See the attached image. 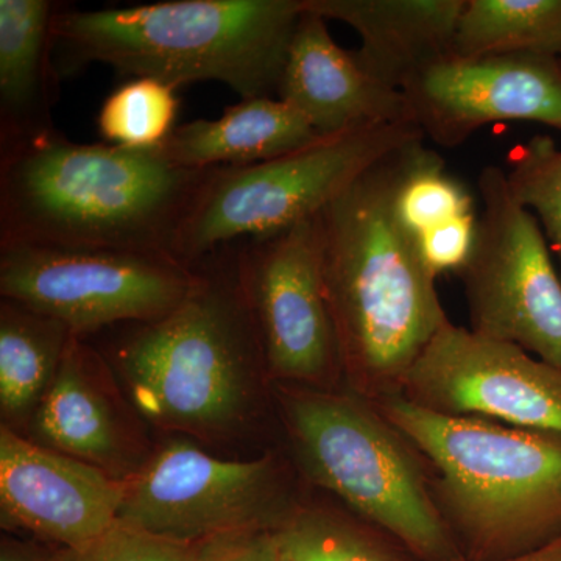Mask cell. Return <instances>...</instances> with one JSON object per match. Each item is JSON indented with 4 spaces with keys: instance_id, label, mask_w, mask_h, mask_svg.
I'll return each mask as SVG.
<instances>
[{
    "instance_id": "cell-18",
    "label": "cell",
    "mask_w": 561,
    "mask_h": 561,
    "mask_svg": "<svg viewBox=\"0 0 561 561\" xmlns=\"http://www.w3.org/2000/svg\"><path fill=\"white\" fill-rule=\"evenodd\" d=\"M320 138L287 103L256 98L230 106L217 119L180 125L154 150L180 168L206 171L275 160Z\"/></svg>"
},
{
    "instance_id": "cell-24",
    "label": "cell",
    "mask_w": 561,
    "mask_h": 561,
    "mask_svg": "<svg viewBox=\"0 0 561 561\" xmlns=\"http://www.w3.org/2000/svg\"><path fill=\"white\" fill-rule=\"evenodd\" d=\"M398 214L413 238L459 217L474 214V198L463 183L446 172L437 151L420 147L398 192Z\"/></svg>"
},
{
    "instance_id": "cell-3",
    "label": "cell",
    "mask_w": 561,
    "mask_h": 561,
    "mask_svg": "<svg viewBox=\"0 0 561 561\" xmlns=\"http://www.w3.org/2000/svg\"><path fill=\"white\" fill-rule=\"evenodd\" d=\"M301 0H172L102 10L58 9L51 60L58 77L92 62L173 88L227 84L245 99L276 98Z\"/></svg>"
},
{
    "instance_id": "cell-10",
    "label": "cell",
    "mask_w": 561,
    "mask_h": 561,
    "mask_svg": "<svg viewBox=\"0 0 561 561\" xmlns=\"http://www.w3.org/2000/svg\"><path fill=\"white\" fill-rule=\"evenodd\" d=\"M236 245L239 278L267 371L301 387L342 375L317 217Z\"/></svg>"
},
{
    "instance_id": "cell-12",
    "label": "cell",
    "mask_w": 561,
    "mask_h": 561,
    "mask_svg": "<svg viewBox=\"0 0 561 561\" xmlns=\"http://www.w3.org/2000/svg\"><path fill=\"white\" fill-rule=\"evenodd\" d=\"M426 411L561 435V370L513 343L446 321L401 393Z\"/></svg>"
},
{
    "instance_id": "cell-22",
    "label": "cell",
    "mask_w": 561,
    "mask_h": 561,
    "mask_svg": "<svg viewBox=\"0 0 561 561\" xmlns=\"http://www.w3.org/2000/svg\"><path fill=\"white\" fill-rule=\"evenodd\" d=\"M283 561H412L356 523L328 511H297L275 527Z\"/></svg>"
},
{
    "instance_id": "cell-17",
    "label": "cell",
    "mask_w": 561,
    "mask_h": 561,
    "mask_svg": "<svg viewBox=\"0 0 561 561\" xmlns=\"http://www.w3.org/2000/svg\"><path fill=\"white\" fill-rule=\"evenodd\" d=\"M302 9L350 25L354 57L371 77L402 91L424 70L453 58L465 0H301Z\"/></svg>"
},
{
    "instance_id": "cell-8",
    "label": "cell",
    "mask_w": 561,
    "mask_h": 561,
    "mask_svg": "<svg viewBox=\"0 0 561 561\" xmlns=\"http://www.w3.org/2000/svg\"><path fill=\"white\" fill-rule=\"evenodd\" d=\"M197 264L165 254L54 247H0V295L72 334L161 319L201 286Z\"/></svg>"
},
{
    "instance_id": "cell-1",
    "label": "cell",
    "mask_w": 561,
    "mask_h": 561,
    "mask_svg": "<svg viewBox=\"0 0 561 561\" xmlns=\"http://www.w3.org/2000/svg\"><path fill=\"white\" fill-rule=\"evenodd\" d=\"M423 142L391 151L317 216L342 375L368 402L401 393L449 320L437 278L398 214V192Z\"/></svg>"
},
{
    "instance_id": "cell-23",
    "label": "cell",
    "mask_w": 561,
    "mask_h": 561,
    "mask_svg": "<svg viewBox=\"0 0 561 561\" xmlns=\"http://www.w3.org/2000/svg\"><path fill=\"white\" fill-rule=\"evenodd\" d=\"M176 88L154 79H130L116 88L99 111L105 144L128 150H154L175 130Z\"/></svg>"
},
{
    "instance_id": "cell-16",
    "label": "cell",
    "mask_w": 561,
    "mask_h": 561,
    "mask_svg": "<svg viewBox=\"0 0 561 561\" xmlns=\"http://www.w3.org/2000/svg\"><path fill=\"white\" fill-rule=\"evenodd\" d=\"M110 381L101 354L72 334L28 431L31 440L125 481L144 461L136 459L138 438Z\"/></svg>"
},
{
    "instance_id": "cell-2",
    "label": "cell",
    "mask_w": 561,
    "mask_h": 561,
    "mask_svg": "<svg viewBox=\"0 0 561 561\" xmlns=\"http://www.w3.org/2000/svg\"><path fill=\"white\" fill-rule=\"evenodd\" d=\"M210 169L60 131L0 147V247L165 254Z\"/></svg>"
},
{
    "instance_id": "cell-13",
    "label": "cell",
    "mask_w": 561,
    "mask_h": 561,
    "mask_svg": "<svg viewBox=\"0 0 561 561\" xmlns=\"http://www.w3.org/2000/svg\"><path fill=\"white\" fill-rule=\"evenodd\" d=\"M413 124L438 146L459 147L500 122L561 131V57L511 54L438 62L402 90Z\"/></svg>"
},
{
    "instance_id": "cell-6",
    "label": "cell",
    "mask_w": 561,
    "mask_h": 561,
    "mask_svg": "<svg viewBox=\"0 0 561 561\" xmlns=\"http://www.w3.org/2000/svg\"><path fill=\"white\" fill-rule=\"evenodd\" d=\"M284 419L309 476L413 561H465L411 446L359 397L280 389Z\"/></svg>"
},
{
    "instance_id": "cell-29",
    "label": "cell",
    "mask_w": 561,
    "mask_h": 561,
    "mask_svg": "<svg viewBox=\"0 0 561 561\" xmlns=\"http://www.w3.org/2000/svg\"><path fill=\"white\" fill-rule=\"evenodd\" d=\"M494 561H561V534L529 551Z\"/></svg>"
},
{
    "instance_id": "cell-28",
    "label": "cell",
    "mask_w": 561,
    "mask_h": 561,
    "mask_svg": "<svg viewBox=\"0 0 561 561\" xmlns=\"http://www.w3.org/2000/svg\"><path fill=\"white\" fill-rule=\"evenodd\" d=\"M197 561H280L275 527L236 530L203 541Z\"/></svg>"
},
{
    "instance_id": "cell-4",
    "label": "cell",
    "mask_w": 561,
    "mask_h": 561,
    "mask_svg": "<svg viewBox=\"0 0 561 561\" xmlns=\"http://www.w3.org/2000/svg\"><path fill=\"white\" fill-rule=\"evenodd\" d=\"M373 408L434 468V500L465 561L508 559L561 534V435L426 411Z\"/></svg>"
},
{
    "instance_id": "cell-11",
    "label": "cell",
    "mask_w": 561,
    "mask_h": 561,
    "mask_svg": "<svg viewBox=\"0 0 561 561\" xmlns=\"http://www.w3.org/2000/svg\"><path fill=\"white\" fill-rule=\"evenodd\" d=\"M278 468L272 457L224 460L173 442L125 479L119 522L180 542L230 531L276 527Z\"/></svg>"
},
{
    "instance_id": "cell-15",
    "label": "cell",
    "mask_w": 561,
    "mask_h": 561,
    "mask_svg": "<svg viewBox=\"0 0 561 561\" xmlns=\"http://www.w3.org/2000/svg\"><path fill=\"white\" fill-rule=\"evenodd\" d=\"M276 98L300 113L321 138L413 124L402 91L371 77L354 51L335 43L328 21L305 9L291 36Z\"/></svg>"
},
{
    "instance_id": "cell-25",
    "label": "cell",
    "mask_w": 561,
    "mask_h": 561,
    "mask_svg": "<svg viewBox=\"0 0 561 561\" xmlns=\"http://www.w3.org/2000/svg\"><path fill=\"white\" fill-rule=\"evenodd\" d=\"M505 175L515 201L534 210L561 275V147L551 136H535L513 150Z\"/></svg>"
},
{
    "instance_id": "cell-27",
    "label": "cell",
    "mask_w": 561,
    "mask_h": 561,
    "mask_svg": "<svg viewBox=\"0 0 561 561\" xmlns=\"http://www.w3.org/2000/svg\"><path fill=\"white\" fill-rule=\"evenodd\" d=\"M478 230V213L448 221L416 238L421 257L435 278L459 273L470 260Z\"/></svg>"
},
{
    "instance_id": "cell-31",
    "label": "cell",
    "mask_w": 561,
    "mask_h": 561,
    "mask_svg": "<svg viewBox=\"0 0 561 561\" xmlns=\"http://www.w3.org/2000/svg\"><path fill=\"white\" fill-rule=\"evenodd\" d=\"M280 561H283V560H280Z\"/></svg>"
},
{
    "instance_id": "cell-5",
    "label": "cell",
    "mask_w": 561,
    "mask_h": 561,
    "mask_svg": "<svg viewBox=\"0 0 561 561\" xmlns=\"http://www.w3.org/2000/svg\"><path fill=\"white\" fill-rule=\"evenodd\" d=\"M195 264L201 286L168 316L130 324L114 346L113 362L147 420L209 437L243 420L262 353L239 278L238 245L221 247Z\"/></svg>"
},
{
    "instance_id": "cell-26",
    "label": "cell",
    "mask_w": 561,
    "mask_h": 561,
    "mask_svg": "<svg viewBox=\"0 0 561 561\" xmlns=\"http://www.w3.org/2000/svg\"><path fill=\"white\" fill-rule=\"evenodd\" d=\"M202 542H180L117 522L94 541L55 561H197Z\"/></svg>"
},
{
    "instance_id": "cell-9",
    "label": "cell",
    "mask_w": 561,
    "mask_h": 561,
    "mask_svg": "<svg viewBox=\"0 0 561 561\" xmlns=\"http://www.w3.org/2000/svg\"><path fill=\"white\" fill-rule=\"evenodd\" d=\"M482 209L463 284L470 330L513 343L561 370V275L537 217L497 165L479 173Z\"/></svg>"
},
{
    "instance_id": "cell-20",
    "label": "cell",
    "mask_w": 561,
    "mask_h": 561,
    "mask_svg": "<svg viewBox=\"0 0 561 561\" xmlns=\"http://www.w3.org/2000/svg\"><path fill=\"white\" fill-rule=\"evenodd\" d=\"M72 332L24 306L0 305V412L16 431L31 424L60 368Z\"/></svg>"
},
{
    "instance_id": "cell-7",
    "label": "cell",
    "mask_w": 561,
    "mask_h": 561,
    "mask_svg": "<svg viewBox=\"0 0 561 561\" xmlns=\"http://www.w3.org/2000/svg\"><path fill=\"white\" fill-rule=\"evenodd\" d=\"M420 139L423 131L404 122L320 138L260 164L210 169L181 224L173 257L194 265L221 247L312 219L376 162Z\"/></svg>"
},
{
    "instance_id": "cell-19",
    "label": "cell",
    "mask_w": 561,
    "mask_h": 561,
    "mask_svg": "<svg viewBox=\"0 0 561 561\" xmlns=\"http://www.w3.org/2000/svg\"><path fill=\"white\" fill-rule=\"evenodd\" d=\"M49 0H0V147L54 130L60 77L51 60Z\"/></svg>"
},
{
    "instance_id": "cell-21",
    "label": "cell",
    "mask_w": 561,
    "mask_h": 561,
    "mask_svg": "<svg viewBox=\"0 0 561 561\" xmlns=\"http://www.w3.org/2000/svg\"><path fill=\"white\" fill-rule=\"evenodd\" d=\"M511 54L561 57V0H465L454 60Z\"/></svg>"
},
{
    "instance_id": "cell-14",
    "label": "cell",
    "mask_w": 561,
    "mask_h": 561,
    "mask_svg": "<svg viewBox=\"0 0 561 561\" xmlns=\"http://www.w3.org/2000/svg\"><path fill=\"white\" fill-rule=\"evenodd\" d=\"M125 481L2 424V524L79 549L119 522Z\"/></svg>"
},
{
    "instance_id": "cell-30",
    "label": "cell",
    "mask_w": 561,
    "mask_h": 561,
    "mask_svg": "<svg viewBox=\"0 0 561 561\" xmlns=\"http://www.w3.org/2000/svg\"><path fill=\"white\" fill-rule=\"evenodd\" d=\"M0 561H32L28 560L27 557L21 556L20 552L10 551V549L3 548L2 557H0Z\"/></svg>"
}]
</instances>
